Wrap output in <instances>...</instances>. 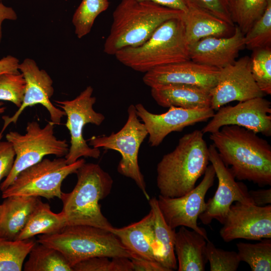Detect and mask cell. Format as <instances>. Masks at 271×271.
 Listing matches in <instances>:
<instances>
[{
    "instance_id": "6da1fadb",
    "label": "cell",
    "mask_w": 271,
    "mask_h": 271,
    "mask_svg": "<svg viewBox=\"0 0 271 271\" xmlns=\"http://www.w3.org/2000/svg\"><path fill=\"white\" fill-rule=\"evenodd\" d=\"M209 138L235 178L261 187L271 185V147L267 141L236 125H224Z\"/></svg>"
},
{
    "instance_id": "44dd1931",
    "label": "cell",
    "mask_w": 271,
    "mask_h": 271,
    "mask_svg": "<svg viewBox=\"0 0 271 271\" xmlns=\"http://www.w3.org/2000/svg\"><path fill=\"white\" fill-rule=\"evenodd\" d=\"M186 40L189 45L209 37H226L231 35L235 26L201 9L188 7L181 17Z\"/></svg>"
},
{
    "instance_id": "cb8c5ba5",
    "label": "cell",
    "mask_w": 271,
    "mask_h": 271,
    "mask_svg": "<svg viewBox=\"0 0 271 271\" xmlns=\"http://www.w3.org/2000/svg\"><path fill=\"white\" fill-rule=\"evenodd\" d=\"M41 201L34 196H12L3 202L4 214L0 222V237L15 240Z\"/></svg>"
},
{
    "instance_id": "7bdbcfd3",
    "label": "cell",
    "mask_w": 271,
    "mask_h": 271,
    "mask_svg": "<svg viewBox=\"0 0 271 271\" xmlns=\"http://www.w3.org/2000/svg\"><path fill=\"white\" fill-rule=\"evenodd\" d=\"M17 16L14 9L0 2V43L2 39V23L5 20H16Z\"/></svg>"
},
{
    "instance_id": "8d00e7d4",
    "label": "cell",
    "mask_w": 271,
    "mask_h": 271,
    "mask_svg": "<svg viewBox=\"0 0 271 271\" xmlns=\"http://www.w3.org/2000/svg\"><path fill=\"white\" fill-rule=\"evenodd\" d=\"M187 8L192 7L205 11L234 26L226 0H184Z\"/></svg>"
},
{
    "instance_id": "8992f818",
    "label": "cell",
    "mask_w": 271,
    "mask_h": 271,
    "mask_svg": "<svg viewBox=\"0 0 271 271\" xmlns=\"http://www.w3.org/2000/svg\"><path fill=\"white\" fill-rule=\"evenodd\" d=\"M37 242L59 250L72 267L93 257L131 258L110 230L90 225H66L55 233L39 236Z\"/></svg>"
},
{
    "instance_id": "5b68a950",
    "label": "cell",
    "mask_w": 271,
    "mask_h": 271,
    "mask_svg": "<svg viewBox=\"0 0 271 271\" xmlns=\"http://www.w3.org/2000/svg\"><path fill=\"white\" fill-rule=\"evenodd\" d=\"M114 56L125 66L145 73L158 66L190 60L182 20L165 22L144 43L123 48Z\"/></svg>"
},
{
    "instance_id": "7c38bea8",
    "label": "cell",
    "mask_w": 271,
    "mask_h": 271,
    "mask_svg": "<svg viewBox=\"0 0 271 271\" xmlns=\"http://www.w3.org/2000/svg\"><path fill=\"white\" fill-rule=\"evenodd\" d=\"M208 157L218 184L214 196L206 202L205 210L199 218L205 225L210 224L213 219L223 224L233 202L254 204L245 185L235 181L230 169L224 164L213 144L208 147Z\"/></svg>"
},
{
    "instance_id": "f546056e",
    "label": "cell",
    "mask_w": 271,
    "mask_h": 271,
    "mask_svg": "<svg viewBox=\"0 0 271 271\" xmlns=\"http://www.w3.org/2000/svg\"><path fill=\"white\" fill-rule=\"evenodd\" d=\"M269 0H234L229 7L233 22L244 35L263 14Z\"/></svg>"
},
{
    "instance_id": "836d02e7",
    "label": "cell",
    "mask_w": 271,
    "mask_h": 271,
    "mask_svg": "<svg viewBox=\"0 0 271 271\" xmlns=\"http://www.w3.org/2000/svg\"><path fill=\"white\" fill-rule=\"evenodd\" d=\"M97 256L81 261L73 267V271H132L131 260L126 257Z\"/></svg>"
},
{
    "instance_id": "484cf974",
    "label": "cell",
    "mask_w": 271,
    "mask_h": 271,
    "mask_svg": "<svg viewBox=\"0 0 271 271\" xmlns=\"http://www.w3.org/2000/svg\"><path fill=\"white\" fill-rule=\"evenodd\" d=\"M65 226V219L62 212L54 213L48 203L40 201L16 240L29 239L38 234H53Z\"/></svg>"
},
{
    "instance_id": "4dcf8cb0",
    "label": "cell",
    "mask_w": 271,
    "mask_h": 271,
    "mask_svg": "<svg viewBox=\"0 0 271 271\" xmlns=\"http://www.w3.org/2000/svg\"><path fill=\"white\" fill-rule=\"evenodd\" d=\"M108 0H82L72 18L75 33L79 39L88 34L96 18L109 7Z\"/></svg>"
},
{
    "instance_id": "d4e9b609",
    "label": "cell",
    "mask_w": 271,
    "mask_h": 271,
    "mask_svg": "<svg viewBox=\"0 0 271 271\" xmlns=\"http://www.w3.org/2000/svg\"><path fill=\"white\" fill-rule=\"evenodd\" d=\"M152 228L159 262L168 271L177 269L174 250L175 229L166 222L158 204L157 198L150 199Z\"/></svg>"
},
{
    "instance_id": "603a6c76",
    "label": "cell",
    "mask_w": 271,
    "mask_h": 271,
    "mask_svg": "<svg viewBox=\"0 0 271 271\" xmlns=\"http://www.w3.org/2000/svg\"><path fill=\"white\" fill-rule=\"evenodd\" d=\"M207 240L201 234L181 226L175 232L174 250L178 271H204Z\"/></svg>"
},
{
    "instance_id": "3957f363",
    "label": "cell",
    "mask_w": 271,
    "mask_h": 271,
    "mask_svg": "<svg viewBox=\"0 0 271 271\" xmlns=\"http://www.w3.org/2000/svg\"><path fill=\"white\" fill-rule=\"evenodd\" d=\"M183 12L150 1L122 0L113 13L103 51L114 56L123 48L140 45L163 23L180 18Z\"/></svg>"
},
{
    "instance_id": "bcb514c9",
    "label": "cell",
    "mask_w": 271,
    "mask_h": 271,
    "mask_svg": "<svg viewBox=\"0 0 271 271\" xmlns=\"http://www.w3.org/2000/svg\"><path fill=\"white\" fill-rule=\"evenodd\" d=\"M226 1H227V3L228 4L229 7H230V6L231 5V4L234 1V0H226Z\"/></svg>"
},
{
    "instance_id": "74e56055",
    "label": "cell",
    "mask_w": 271,
    "mask_h": 271,
    "mask_svg": "<svg viewBox=\"0 0 271 271\" xmlns=\"http://www.w3.org/2000/svg\"><path fill=\"white\" fill-rule=\"evenodd\" d=\"M0 133V182L11 171L15 160L16 153L12 144L9 141H1Z\"/></svg>"
},
{
    "instance_id": "7402d4cb",
    "label": "cell",
    "mask_w": 271,
    "mask_h": 271,
    "mask_svg": "<svg viewBox=\"0 0 271 271\" xmlns=\"http://www.w3.org/2000/svg\"><path fill=\"white\" fill-rule=\"evenodd\" d=\"M151 95L158 105L186 109L211 107L210 92L183 84H168L151 88Z\"/></svg>"
},
{
    "instance_id": "83f0119b",
    "label": "cell",
    "mask_w": 271,
    "mask_h": 271,
    "mask_svg": "<svg viewBox=\"0 0 271 271\" xmlns=\"http://www.w3.org/2000/svg\"><path fill=\"white\" fill-rule=\"evenodd\" d=\"M31 239L10 240L0 237V271H21L26 256L36 244Z\"/></svg>"
},
{
    "instance_id": "1f68e13d",
    "label": "cell",
    "mask_w": 271,
    "mask_h": 271,
    "mask_svg": "<svg viewBox=\"0 0 271 271\" xmlns=\"http://www.w3.org/2000/svg\"><path fill=\"white\" fill-rule=\"evenodd\" d=\"M245 48L254 50L270 47L271 0H269L262 15L244 35Z\"/></svg>"
},
{
    "instance_id": "d6a6232c",
    "label": "cell",
    "mask_w": 271,
    "mask_h": 271,
    "mask_svg": "<svg viewBox=\"0 0 271 271\" xmlns=\"http://www.w3.org/2000/svg\"><path fill=\"white\" fill-rule=\"evenodd\" d=\"M250 58L251 72L256 83L265 94L270 95V47L253 50Z\"/></svg>"
},
{
    "instance_id": "7a4b0ae2",
    "label": "cell",
    "mask_w": 271,
    "mask_h": 271,
    "mask_svg": "<svg viewBox=\"0 0 271 271\" xmlns=\"http://www.w3.org/2000/svg\"><path fill=\"white\" fill-rule=\"evenodd\" d=\"M203 133L196 129L184 134L175 149L165 155L157 167L160 195L182 196L195 187L208 166V147Z\"/></svg>"
},
{
    "instance_id": "d6986e66",
    "label": "cell",
    "mask_w": 271,
    "mask_h": 271,
    "mask_svg": "<svg viewBox=\"0 0 271 271\" xmlns=\"http://www.w3.org/2000/svg\"><path fill=\"white\" fill-rule=\"evenodd\" d=\"M244 48V34L237 26L228 37H207L189 45L190 60L218 69L233 63Z\"/></svg>"
},
{
    "instance_id": "ba28073f",
    "label": "cell",
    "mask_w": 271,
    "mask_h": 271,
    "mask_svg": "<svg viewBox=\"0 0 271 271\" xmlns=\"http://www.w3.org/2000/svg\"><path fill=\"white\" fill-rule=\"evenodd\" d=\"M85 161L83 159L67 164L65 158L43 159L24 170L6 190L2 198L12 196L42 197L48 200L61 198V186L69 175L75 173Z\"/></svg>"
},
{
    "instance_id": "e575fe53",
    "label": "cell",
    "mask_w": 271,
    "mask_h": 271,
    "mask_svg": "<svg viewBox=\"0 0 271 271\" xmlns=\"http://www.w3.org/2000/svg\"><path fill=\"white\" fill-rule=\"evenodd\" d=\"M205 256L210 271H236L241 262L237 252L217 248L209 240L206 243Z\"/></svg>"
},
{
    "instance_id": "ee69618b",
    "label": "cell",
    "mask_w": 271,
    "mask_h": 271,
    "mask_svg": "<svg viewBox=\"0 0 271 271\" xmlns=\"http://www.w3.org/2000/svg\"><path fill=\"white\" fill-rule=\"evenodd\" d=\"M4 103L0 101V114L4 113L5 111L6 107L3 106Z\"/></svg>"
},
{
    "instance_id": "277c9868",
    "label": "cell",
    "mask_w": 271,
    "mask_h": 271,
    "mask_svg": "<svg viewBox=\"0 0 271 271\" xmlns=\"http://www.w3.org/2000/svg\"><path fill=\"white\" fill-rule=\"evenodd\" d=\"M76 184L69 193H62L61 211L66 225H86L110 230L113 226L101 212L99 201L111 192L113 180L97 164L84 163L75 173Z\"/></svg>"
},
{
    "instance_id": "f1b7e54d",
    "label": "cell",
    "mask_w": 271,
    "mask_h": 271,
    "mask_svg": "<svg viewBox=\"0 0 271 271\" xmlns=\"http://www.w3.org/2000/svg\"><path fill=\"white\" fill-rule=\"evenodd\" d=\"M240 261L247 263L252 271L271 270V239L265 238L256 243L236 244Z\"/></svg>"
},
{
    "instance_id": "9c48e42d",
    "label": "cell",
    "mask_w": 271,
    "mask_h": 271,
    "mask_svg": "<svg viewBox=\"0 0 271 271\" xmlns=\"http://www.w3.org/2000/svg\"><path fill=\"white\" fill-rule=\"evenodd\" d=\"M127 113V121L120 130L107 136H93L88 140L89 146L119 152L121 159L117 166L118 172L132 179L149 200L144 176L138 163L139 149L148 132L144 123L139 120L134 105L129 106Z\"/></svg>"
},
{
    "instance_id": "ab89813d",
    "label": "cell",
    "mask_w": 271,
    "mask_h": 271,
    "mask_svg": "<svg viewBox=\"0 0 271 271\" xmlns=\"http://www.w3.org/2000/svg\"><path fill=\"white\" fill-rule=\"evenodd\" d=\"M249 195L254 205L264 206L271 203V189L250 190Z\"/></svg>"
},
{
    "instance_id": "f35d334b",
    "label": "cell",
    "mask_w": 271,
    "mask_h": 271,
    "mask_svg": "<svg viewBox=\"0 0 271 271\" xmlns=\"http://www.w3.org/2000/svg\"><path fill=\"white\" fill-rule=\"evenodd\" d=\"M133 270L136 271H168L159 262L143 258L133 257L130 259Z\"/></svg>"
},
{
    "instance_id": "4316f807",
    "label": "cell",
    "mask_w": 271,
    "mask_h": 271,
    "mask_svg": "<svg viewBox=\"0 0 271 271\" xmlns=\"http://www.w3.org/2000/svg\"><path fill=\"white\" fill-rule=\"evenodd\" d=\"M29 255L25 271H73L61 252L37 241Z\"/></svg>"
},
{
    "instance_id": "8fae6325",
    "label": "cell",
    "mask_w": 271,
    "mask_h": 271,
    "mask_svg": "<svg viewBox=\"0 0 271 271\" xmlns=\"http://www.w3.org/2000/svg\"><path fill=\"white\" fill-rule=\"evenodd\" d=\"M215 177L214 169L210 165L201 182L187 194L174 198L159 195L158 206L166 222L172 229L179 226L188 227L209 240L206 230L198 225L197 219L205 210V195L213 185Z\"/></svg>"
},
{
    "instance_id": "e0dca14e",
    "label": "cell",
    "mask_w": 271,
    "mask_h": 271,
    "mask_svg": "<svg viewBox=\"0 0 271 271\" xmlns=\"http://www.w3.org/2000/svg\"><path fill=\"white\" fill-rule=\"evenodd\" d=\"M135 106L136 113L143 121L149 136L152 147L160 145L170 133L181 132L188 126L207 121L214 114L211 107L186 109L171 106L162 114H154L147 110L141 103Z\"/></svg>"
},
{
    "instance_id": "f6af8a7d",
    "label": "cell",
    "mask_w": 271,
    "mask_h": 271,
    "mask_svg": "<svg viewBox=\"0 0 271 271\" xmlns=\"http://www.w3.org/2000/svg\"><path fill=\"white\" fill-rule=\"evenodd\" d=\"M4 214V206L3 204L0 205V222L2 220Z\"/></svg>"
},
{
    "instance_id": "30bf717a",
    "label": "cell",
    "mask_w": 271,
    "mask_h": 271,
    "mask_svg": "<svg viewBox=\"0 0 271 271\" xmlns=\"http://www.w3.org/2000/svg\"><path fill=\"white\" fill-rule=\"evenodd\" d=\"M93 91V88L89 86L72 100L55 101L67 117L65 125L70 135V146L65 156L67 164L75 162L81 157L98 159L100 156L99 149L90 147L83 134L86 124L91 123L98 126L105 119L103 114L93 108L96 100L92 96Z\"/></svg>"
},
{
    "instance_id": "2e32d148",
    "label": "cell",
    "mask_w": 271,
    "mask_h": 271,
    "mask_svg": "<svg viewBox=\"0 0 271 271\" xmlns=\"http://www.w3.org/2000/svg\"><path fill=\"white\" fill-rule=\"evenodd\" d=\"M19 70L23 74L26 82L25 90L22 104L12 116H4V124L1 133L12 122L16 124L21 114L29 106L36 104L43 105L49 113L51 122L54 124H60L65 112L56 107L50 99L54 92L53 80L48 73L40 69L36 62L30 58H26L19 65Z\"/></svg>"
},
{
    "instance_id": "7dc6e473",
    "label": "cell",
    "mask_w": 271,
    "mask_h": 271,
    "mask_svg": "<svg viewBox=\"0 0 271 271\" xmlns=\"http://www.w3.org/2000/svg\"><path fill=\"white\" fill-rule=\"evenodd\" d=\"M0 1H2V0H0Z\"/></svg>"
},
{
    "instance_id": "52a82bcc",
    "label": "cell",
    "mask_w": 271,
    "mask_h": 271,
    "mask_svg": "<svg viewBox=\"0 0 271 271\" xmlns=\"http://www.w3.org/2000/svg\"><path fill=\"white\" fill-rule=\"evenodd\" d=\"M54 125L49 122L41 127L38 122L33 121L28 122L25 134L14 131L7 134L6 138L12 144L16 157L11 171L0 185L2 192L22 171L40 162L45 156L53 155L62 157L67 155L69 145L66 140L55 137Z\"/></svg>"
},
{
    "instance_id": "60d3db41",
    "label": "cell",
    "mask_w": 271,
    "mask_h": 271,
    "mask_svg": "<svg viewBox=\"0 0 271 271\" xmlns=\"http://www.w3.org/2000/svg\"><path fill=\"white\" fill-rule=\"evenodd\" d=\"M19 60L16 57L8 55L0 60V75L5 73H19Z\"/></svg>"
},
{
    "instance_id": "5bb4252c",
    "label": "cell",
    "mask_w": 271,
    "mask_h": 271,
    "mask_svg": "<svg viewBox=\"0 0 271 271\" xmlns=\"http://www.w3.org/2000/svg\"><path fill=\"white\" fill-rule=\"evenodd\" d=\"M211 108L217 110L234 101L263 97L251 72L250 58L246 56L220 69L216 86L210 92Z\"/></svg>"
},
{
    "instance_id": "9a60e30c",
    "label": "cell",
    "mask_w": 271,
    "mask_h": 271,
    "mask_svg": "<svg viewBox=\"0 0 271 271\" xmlns=\"http://www.w3.org/2000/svg\"><path fill=\"white\" fill-rule=\"evenodd\" d=\"M220 230L225 242L236 239L260 240L271 238V205L258 206L236 202Z\"/></svg>"
},
{
    "instance_id": "4fadbf2b",
    "label": "cell",
    "mask_w": 271,
    "mask_h": 271,
    "mask_svg": "<svg viewBox=\"0 0 271 271\" xmlns=\"http://www.w3.org/2000/svg\"><path fill=\"white\" fill-rule=\"evenodd\" d=\"M227 125H236L270 137L271 102L258 97L239 101L234 106H222L201 131L203 133H211Z\"/></svg>"
},
{
    "instance_id": "ffe728a7",
    "label": "cell",
    "mask_w": 271,
    "mask_h": 271,
    "mask_svg": "<svg viewBox=\"0 0 271 271\" xmlns=\"http://www.w3.org/2000/svg\"><path fill=\"white\" fill-rule=\"evenodd\" d=\"M151 222L152 213L150 211L137 222L121 228L113 227L110 231L130 252L131 258L138 257L159 262Z\"/></svg>"
},
{
    "instance_id": "b9f144b4",
    "label": "cell",
    "mask_w": 271,
    "mask_h": 271,
    "mask_svg": "<svg viewBox=\"0 0 271 271\" xmlns=\"http://www.w3.org/2000/svg\"><path fill=\"white\" fill-rule=\"evenodd\" d=\"M138 1H150L161 6L185 12L188 8L184 0H136Z\"/></svg>"
},
{
    "instance_id": "d590c367",
    "label": "cell",
    "mask_w": 271,
    "mask_h": 271,
    "mask_svg": "<svg viewBox=\"0 0 271 271\" xmlns=\"http://www.w3.org/2000/svg\"><path fill=\"white\" fill-rule=\"evenodd\" d=\"M26 82L23 74L5 73L0 75V100L12 102L20 108L22 104Z\"/></svg>"
},
{
    "instance_id": "ac0fdd59",
    "label": "cell",
    "mask_w": 271,
    "mask_h": 271,
    "mask_svg": "<svg viewBox=\"0 0 271 271\" xmlns=\"http://www.w3.org/2000/svg\"><path fill=\"white\" fill-rule=\"evenodd\" d=\"M219 70L189 60L154 68L145 73L143 80L151 88L168 84H183L210 92L217 84Z\"/></svg>"
}]
</instances>
